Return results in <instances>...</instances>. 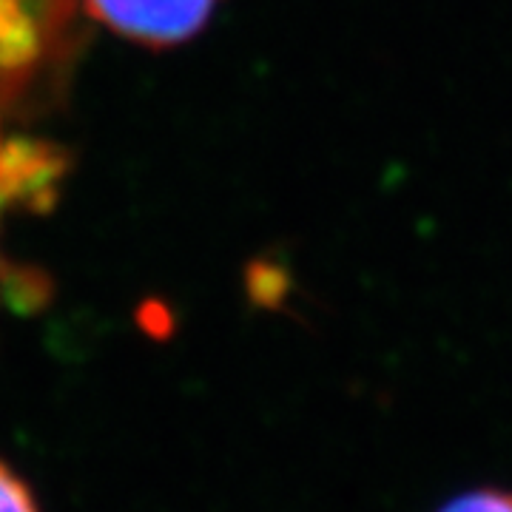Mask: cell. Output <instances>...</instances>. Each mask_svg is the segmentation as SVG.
<instances>
[{"instance_id": "6da1fadb", "label": "cell", "mask_w": 512, "mask_h": 512, "mask_svg": "<svg viewBox=\"0 0 512 512\" xmlns=\"http://www.w3.org/2000/svg\"><path fill=\"white\" fill-rule=\"evenodd\" d=\"M220 0H83L86 12L131 43L168 49L188 43Z\"/></svg>"}, {"instance_id": "7a4b0ae2", "label": "cell", "mask_w": 512, "mask_h": 512, "mask_svg": "<svg viewBox=\"0 0 512 512\" xmlns=\"http://www.w3.org/2000/svg\"><path fill=\"white\" fill-rule=\"evenodd\" d=\"M63 165L66 160L49 143H40L32 137L3 140L0 143V225L6 214L18 208L49 205L63 177Z\"/></svg>"}, {"instance_id": "3957f363", "label": "cell", "mask_w": 512, "mask_h": 512, "mask_svg": "<svg viewBox=\"0 0 512 512\" xmlns=\"http://www.w3.org/2000/svg\"><path fill=\"white\" fill-rule=\"evenodd\" d=\"M0 512H37V501L29 484L0 461Z\"/></svg>"}, {"instance_id": "277c9868", "label": "cell", "mask_w": 512, "mask_h": 512, "mask_svg": "<svg viewBox=\"0 0 512 512\" xmlns=\"http://www.w3.org/2000/svg\"><path fill=\"white\" fill-rule=\"evenodd\" d=\"M441 512H512V493L504 490H476L450 501Z\"/></svg>"}]
</instances>
